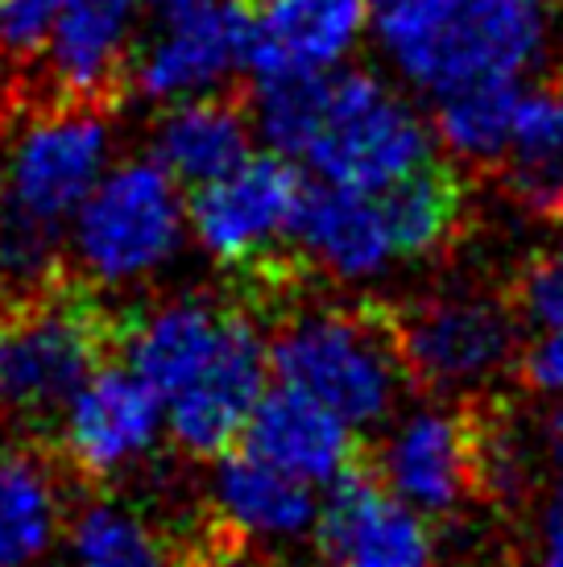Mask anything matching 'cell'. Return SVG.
<instances>
[{"label":"cell","mask_w":563,"mask_h":567,"mask_svg":"<svg viewBox=\"0 0 563 567\" xmlns=\"http://www.w3.org/2000/svg\"><path fill=\"white\" fill-rule=\"evenodd\" d=\"M505 295L514 302L522 323H543V328H560L563 323V245L560 249L531 252L522 269H518Z\"/></svg>","instance_id":"cell-25"},{"label":"cell","mask_w":563,"mask_h":567,"mask_svg":"<svg viewBox=\"0 0 563 567\" xmlns=\"http://www.w3.org/2000/svg\"><path fill=\"white\" fill-rule=\"evenodd\" d=\"M79 567H224L204 538H162L129 509L92 505L75 526Z\"/></svg>","instance_id":"cell-23"},{"label":"cell","mask_w":563,"mask_h":567,"mask_svg":"<svg viewBox=\"0 0 563 567\" xmlns=\"http://www.w3.org/2000/svg\"><path fill=\"white\" fill-rule=\"evenodd\" d=\"M154 4V13L166 21V25H174V21H183V17L199 13V9H207L212 0H150Z\"/></svg>","instance_id":"cell-30"},{"label":"cell","mask_w":563,"mask_h":567,"mask_svg":"<svg viewBox=\"0 0 563 567\" xmlns=\"http://www.w3.org/2000/svg\"><path fill=\"white\" fill-rule=\"evenodd\" d=\"M427 150V125L369 71L331 75L324 125L307 158L328 183L373 195Z\"/></svg>","instance_id":"cell-4"},{"label":"cell","mask_w":563,"mask_h":567,"mask_svg":"<svg viewBox=\"0 0 563 567\" xmlns=\"http://www.w3.org/2000/svg\"><path fill=\"white\" fill-rule=\"evenodd\" d=\"M373 207L390 240V257L431 261L455 249V240H464L472 187L464 178V166H455L452 158L422 154L410 171L373 190Z\"/></svg>","instance_id":"cell-13"},{"label":"cell","mask_w":563,"mask_h":567,"mask_svg":"<svg viewBox=\"0 0 563 567\" xmlns=\"http://www.w3.org/2000/svg\"><path fill=\"white\" fill-rule=\"evenodd\" d=\"M365 440L348 431L345 419H336L328 406H319L311 394L278 381L249 419L245 431V452L266 460L282 473L298 481H331L357 456Z\"/></svg>","instance_id":"cell-15"},{"label":"cell","mask_w":563,"mask_h":567,"mask_svg":"<svg viewBox=\"0 0 563 567\" xmlns=\"http://www.w3.org/2000/svg\"><path fill=\"white\" fill-rule=\"evenodd\" d=\"M269 364L278 381L311 394L348 426L377 423L402 381L381 299L328 302L282 323Z\"/></svg>","instance_id":"cell-2"},{"label":"cell","mask_w":563,"mask_h":567,"mask_svg":"<svg viewBox=\"0 0 563 567\" xmlns=\"http://www.w3.org/2000/svg\"><path fill=\"white\" fill-rule=\"evenodd\" d=\"M141 319L66 266L0 311V419L50 435L63 406L133 348Z\"/></svg>","instance_id":"cell-1"},{"label":"cell","mask_w":563,"mask_h":567,"mask_svg":"<svg viewBox=\"0 0 563 567\" xmlns=\"http://www.w3.org/2000/svg\"><path fill=\"white\" fill-rule=\"evenodd\" d=\"M547 452H551V460H555V468H563V402L551 410V419H547Z\"/></svg>","instance_id":"cell-31"},{"label":"cell","mask_w":563,"mask_h":567,"mask_svg":"<svg viewBox=\"0 0 563 567\" xmlns=\"http://www.w3.org/2000/svg\"><path fill=\"white\" fill-rule=\"evenodd\" d=\"M219 509L245 535H303L315 518V497L307 481L233 452L219 464Z\"/></svg>","instance_id":"cell-21"},{"label":"cell","mask_w":563,"mask_h":567,"mask_svg":"<svg viewBox=\"0 0 563 567\" xmlns=\"http://www.w3.org/2000/svg\"><path fill=\"white\" fill-rule=\"evenodd\" d=\"M501 195L531 220L563 228V66L522 95L514 137L493 162Z\"/></svg>","instance_id":"cell-17"},{"label":"cell","mask_w":563,"mask_h":567,"mask_svg":"<svg viewBox=\"0 0 563 567\" xmlns=\"http://www.w3.org/2000/svg\"><path fill=\"white\" fill-rule=\"evenodd\" d=\"M257 104L253 83H233L219 92L178 100L157 116L154 162L174 178V187L195 190L233 174L249 162V112Z\"/></svg>","instance_id":"cell-12"},{"label":"cell","mask_w":563,"mask_h":567,"mask_svg":"<svg viewBox=\"0 0 563 567\" xmlns=\"http://www.w3.org/2000/svg\"><path fill=\"white\" fill-rule=\"evenodd\" d=\"M307 178L286 154H253L233 174L191 190V224L224 269H240L290 240Z\"/></svg>","instance_id":"cell-8"},{"label":"cell","mask_w":563,"mask_h":567,"mask_svg":"<svg viewBox=\"0 0 563 567\" xmlns=\"http://www.w3.org/2000/svg\"><path fill=\"white\" fill-rule=\"evenodd\" d=\"M402 381L419 398H460V390L514 364L522 319L510 295H422L381 299Z\"/></svg>","instance_id":"cell-3"},{"label":"cell","mask_w":563,"mask_h":567,"mask_svg":"<svg viewBox=\"0 0 563 567\" xmlns=\"http://www.w3.org/2000/svg\"><path fill=\"white\" fill-rule=\"evenodd\" d=\"M290 240L328 278L373 274L390 257V240L373 207V195L328 183V178L303 187Z\"/></svg>","instance_id":"cell-19"},{"label":"cell","mask_w":563,"mask_h":567,"mask_svg":"<svg viewBox=\"0 0 563 567\" xmlns=\"http://www.w3.org/2000/svg\"><path fill=\"white\" fill-rule=\"evenodd\" d=\"M63 443L30 435L0 452V567H33L66 522Z\"/></svg>","instance_id":"cell-14"},{"label":"cell","mask_w":563,"mask_h":567,"mask_svg":"<svg viewBox=\"0 0 563 567\" xmlns=\"http://www.w3.org/2000/svg\"><path fill=\"white\" fill-rule=\"evenodd\" d=\"M510 373L531 394H555V390H563V323L551 328L543 340L522 348L514 364H510Z\"/></svg>","instance_id":"cell-28"},{"label":"cell","mask_w":563,"mask_h":567,"mask_svg":"<svg viewBox=\"0 0 563 567\" xmlns=\"http://www.w3.org/2000/svg\"><path fill=\"white\" fill-rule=\"evenodd\" d=\"M178 195L162 166L116 171L79 216V257L92 278H133L178 245Z\"/></svg>","instance_id":"cell-9"},{"label":"cell","mask_w":563,"mask_h":567,"mask_svg":"<svg viewBox=\"0 0 563 567\" xmlns=\"http://www.w3.org/2000/svg\"><path fill=\"white\" fill-rule=\"evenodd\" d=\"M547 567H563V488L547 509Z\"/></svg>","instance_id":"cell-29"},{"label":"cell","mask_w":563,"mask_h":567,"mask_svg":"<svg viewBox=\"0 0 563 567\" xmlns=\"http://www.w3.org/2000/svg\"><path fill=\"white\" fill-rule=\"evenodd\" d=\"M547 38L543 0H448L431 30L393 50L398 66L431 92L481 75H514Z\"/></svg>","instance_id":"cell-5"},{"label":"cell","mask_w":563,"mask_h":567,"mask_svg":"<svg viewBox=\"0 0 563 567\" xmlns=\"http://www.w3.org/2000/svg\"><path fill=\"white\" fill-rule=\"evenodd\" d=\"M137 0H63L50 30V92L116 112L137 80L125 47Z\"/></svg>","instance_id":"cell-10"},{"label":"cell","mask_w":563,"mask_h":567,"mask_svg":"<svg viewBox=\"0 0 563 567\" xmlns=\"http://www.w3.org/2000/svg\"><path fill=\"white\" fill-rule=\"evenodd\" d=\"M443 4L448 0H369V9L377 17V30L390 42V50H402L414 38H422L439 21Z\"/></svg>","instance_id":"cell-27"},{"label":"cell","mask_w":563,"mask_h":567,"mask_svg":"<svg viewBox=\"0 0 563 567\" xmlns=\"http://www.w3.org/2000/svg\"><path fill=\"white\" fill-rule=\"evenodd\" d=\"M269 348L249 307L233 299L228 323L204 369L171 394V440L191 460H224L245 443L249 419L266 398Z\"/></svg>","instance_id":"cell-7"},{"label":"cell","mask_w":563,"mask_h":567,"mask_svg":"<svg viewBox=\"0 0 563 567\" xmlns=\"http://www.w3.org/2000/svg\"><path fill=\"white\" fill-rule=\"evenodd\" d=\"M17 299V282H13V269L4 261V252H0V311Z\"/></svg>","instance_id":"cell-32"},{"label":"cell","mask_w":563,"mask_h":567,"mask_svg":"<svg viewBox=\"0 0 563 567\" xmlns=\"http://www.w3.org/2000/svg\"><path fill=\"white\" fill-rule=\"evenodd\" d=\"M249 33V0H212L199 13L174 21L166 42H157L154 54L137 63V87L154 100H171L216 80L219 71L245 63Z\"/></svg>","instance_id":"cell-18"},{"label":"cell","mask_w":563,"mask_h":567,"mask_svg":"<svg viewBox=\"0 0 563 567\" xmlns=\"http://www.w3.org/2000/svg\"><path fill=\"white\" fill-rule=\"evenodd\" d=\"M253 33L245 66L253 75H278L290 66L336 63L365 25L369 0H249Z\"/></svg>","instance_id":"cell-16"},{"label":"cell","mask_w":563,"mask_h":567,"mask_svg":"<svg viewBox=\"0 0 563 567\" xmlns=\"http://www.w3.org/2000/svg\"><path fill=\"white\" fill-rule=\"evenodd\" d=\"M228 311H233V299H212V295H191V299L162 307L133 336V348H129L133 373H141L166 398L183 390L216 352Z\"/></svg>","instance_id":"cell-20"},{"label":"cell","mask_w":563,"mask_h":567,"mask_svg":"<svg viewBox=\"0 0 563 567\" xmlns=\"http://www.w3.org/2000/svg\"><path fill=\"white\" fill-rule=\"evenodd\" d=\"M63 0H0V66L30 71L50 42Z\"/></svg>","instance_id":"cell-26"},{"label":"cell","mask_w":563,"mask_h":567,"mask_svg":"<svg viewBox=\"0 0 563 567\" xmlns=\"http://www.w3.org/2000/svg\"><path fill=\"white\" fill-rule=\"evenodd\" d=\"M328 485L315 522L324 567H431V530L390 488L373 443H365Z\"/></svg>","instance_id":"cell-6"},{"label":"cell","mask_w":563,"mask_h":567,"mask_svg":"<svg viewBox=\"0 0 563 567\" xmlns=\"http://www.w3.org/2000/svg\"><path fill=\"white\" fill-rule=\"evenodd\" d=\"M157 390L141 373L121 364L100 369L66 410L63 443L66 460L83 481H104L125 460L141 456L157 431Z\"/></svg>","instance_id":"cell-11"},{"label":"cell","mask_w":563,"mask_h":567,"mask_svg":"<svg viewBox=\"0 0 563 567\" xmlns=\"http://www.w3.org/2000/svg\"><path fill=\"white\" fill-rule=\"evenodd\" d=\"M436 104V133L460 162L493 166L514 137L522 87L514 75H481L443 87Z\"/></svg>","instance_id":"cell-22"},{"label":"cell","mask_w":563,"mask_h":567,"mask_svg":"<svg viewBox=\"0 0 563 567\" xmlns=\"http://www.w3.org/2000/svg\"><path fill=\"white\" fill-rule=\"evenodd\" d=\"M331 80L311 66H290L278 75H257V125L286 158H307L328 112Z\"/></svg>","instance_id":"cell-24"}]
</instances>
